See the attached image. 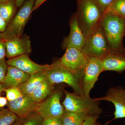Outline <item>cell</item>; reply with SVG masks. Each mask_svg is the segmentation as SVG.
Returning <instances> with one entry per match:
<instances>
[{
    "label": "cell",
    "instance_id": "cell-1",
    "mask_svg": "<svg viewBox=\"0 0 125 125\" xmlns=\"http://www.w3.org/2000/svg\"><path fill=\"white\" fill-rule=\"evenodd\" d=\"M99 25L105 33L112 51L125 54L123 42L125 35V18L105 12Z\"/></svg>",
    "mask_w": 125,
    "mask_h": 125
},
{
    "label": "cell",
    "instance_id": "cell-2",
    "mask_svg": "<svg viewBox=\"0 0 125 125\" xmlns=\"http://www.w3.org/2000/svg\"><path fill=\"white\" fill-rule=\"evenodd\" d=\"M75 13L78 25L85 38L99 25L104 12L96 0H77Z\"/></svg>",
    "mask_w": 125,
    "mask_h": 125
},
{
    "label": "cell",
    "instance_id": "cell-3",
    "mask_svg": "<svg viewBox=\"0 0 125 125\" xmlns=\"http://www.w3.org/2000/svg\"><path fill=\"white\" fill-rule=\"evenodd\" d=\"M81 51L88 58L101 60L112 51L100 25L94 29L85 37V43Z\"/></svg>",
    "mask_w": 125,
    "mask_h": 125
},
{
    "label": "cell",
    "instance_id": "cell-4",
    "mask_svg": "<svg viewBox=\"0 0 125 125\" xmlns=\"http://www.w3.org/2000/svg\"><path fill=\"white\" fill-rule=\"evenodd\" d=\"M47 78L53 84L65 83L73 90L75 93L83 94L82 81L83 72H75L59 64L57 61L46 70Z\"/></svg>",
    "mask_w": 125,
    "mask_h": 125
},
{
    "label": "cell",
    "instance_id": "cell-5",
    "mask_svg": "<svg viewBox=\"0 0 125 125\" xmlns=\"http://www.w3.org/2000/svg\"><path fill=\"white\" fill-rule=\"evenodd\" d=\"M65 98L62 104L66 111L83 113L89 115L99 116L102 110L100 101L83 94L65 91Z\"/></svg>",
    "mask_w": 125,
    "mask_h": 125
},
{
    "label": "cell",
    "instance_id": "cell-6",
    "mask_svg": "<svg viewBox=\"0 0 125 125\" xmlns=\"http://www.w3.org/2000/svg\"><path fill=\"white\" fill-rule=\"evenodd\" d=\"M36 0L26 1L2 33L4 40L23 35L25 24L33 11Z\"/></svg>",
    "mask_w": 125,
    "mask_h": 125
},
{
    "label": "cell",
    "instance_id": "cell-7",
    "mask_svg": "<svg viewBox=\"0 0 125 125\" xmlns=\"http://www.w3.org/2000/svg\"><path fill=\"white\" fill-rule=\"evenodd\" d=\"M62 93L56 90L45 100L37 104L35 112L42 117L43 119L57 117L61 118L65 109L61 103Z\"/></svg>",
    "mask_w": 125,
    "mask_h": 125
},
{
    "label": "cell",
    "instance_id": "cell-8",
    "mask_svg": "<svg viewBox=\"0 0 125 125\" xmlns=\"http://www.w3.org/2000/svg\"><path fill=\"white\" fill-rule=\"evenodd\" d=\"M102 61L98 58H89L84 71L82 81L83 95L90 97V93L98 80L99 75L103 72Z\"/></svg>",
    "mask_w": 125,
    "mask_h": 125
},
{
    "label": "cell",
    "instance_id": "cell-9",
    "mask_svg": "<svg viewBox=\"0 0 125 125\" xmlns=\"http://www.w3.org/2000/svg\"><path fill=\"white\" fill-rule=\"evenodd\" d=\"M63 56L57 61L59 64L74 72H83L89 58L80 49L68 47Z\"/></svg>",
    "mask_w": 125,
    "mask_h": 125
},
{
    "label": "cell",
    "instance_id": "cell-10",
    "mask_svg": "<svg viewBox=\"0 0 125 125\" xmlns=\"http://www.w3.org/2000/svg\"><path fill=\"white\" fill-rule=\"evenodd\" d=\"M99 101H106L114 104L115 111L113 120L125 118V88L121 86L111 87L106 95L95 98Z\"/></svg>",
    "mask_w": 125,
    "mask_h": 125
},
{
    "label": "cell",
    "instance_id": "cell-11",
    "mask_svg": "<svg viewBox=\"0 0 125 125\" xmlns=\"http://www.w3.org/2000/svg\"><path fill=\"white\" fill-rule=\"evenodd\" d=\"M6 57L11 58L24 55H29L32 52L31 41L26 34L5 40Z\"/></svg>",
    "mask_w": 125,
    "mask_h": 125
},
{
    "label": "cell",
    "instance_id": "cell-12",
    "mask_svg": "<svg viewBox=\"0 0 125 125\" xmlns=\"http://www.w3.org/2000/svg\"><path fill=\"white\" fill-rule=\"evenodd\" d=\"M37 104L30 94H23L15 100L8 101L7 105L19 118H24L35 111Z\"/></svg>",
    "mask_w": 125,
    "mask_h": 125
},
{
    "label": "cell",
    "instance_id": "cell-13",
    "mask_svg": "<svg viewBox=\"0 0 125 125\" xmlns=\"http://www.w3.org/2000/svg\"><path fill=\"white\" fill-rule=\"evenodd\" d=\"M7 63L8 65L15 66L30 75L39 72L47 70L51 66V65L37 64L30 59L28 54L10 58Z\"/></svg>",
    "mask_w": 125,
    "mask_h": 125
},
{
    "label": "cell",
    "instance_id": "cell-14",
    "mask_svg": "<svg viewBox=\"0 0 125 125\" xmlns=\"http://www.w3.org/2000/svg\"><path fill=\"white\" fill-rule=\"evenodd\" d=\"M69 35L63 41V47L75 48L81 50L85 43V38L78 25L75 14L71 17L70 22Z\"/></svg>",
    "mask_w": 125,
    "mask_h": 125
},
{
    "label": "cell",
    "instance_id": "cell-15",
    "mask_svg": "<svg viewBox=\"0 0 125 125\" xmlns=\"http://www.w3.org/2000/svg\"><path fill=\"white\" fill-rule=\"evenodd\" d=\"M30 76V75L15 66L8 65L6 76L2 84L5 90L13 87H18L25 82Z\"/></svg>",
    "mask_w": 125,
    "mask_h": 125
},
{
    "label": "cell",
    "instance_id": "cell-16",
    "mask_svg": "<svg viewBox=\"0 0 125 125\" xmlns=\"http://www.w3.org/2000/svg\"><path fill=\"white\" fill-rule=\"evenodd\" d=\"M103 72L111 71L119 73L125 71V54L112 51L102 59Z\"/></svg>",
    "mask_w": 125,
    "mask_h": 125
},
{
    "label": "cell",
    "instance_id": "cell-17",
    "mask_svg": "<svg viewBox=\"0 0 125 125\" xmlns=\"http://www.w3.org/2000/svg\"><path fill=\"white\" fill-rule=\"evenodd\" d=\"M46 78V71L39 72L30 75L28 79L18 88L22 94H29Z\"/></svg>",
    "mask_w": 125,
    "mask_h": 125
},
{
    "label": "cell",
    "instance_id": "cell-18",
    "mask_svg": "<svg viewBox=\"0 0 125 125\" xmlns=\"http://www.w3.org/2000/svg\"><path fill=\"white\" fill-rule=\"evenodd\" d=\"M54 85L47 78L29 94L35 102H41L52 93Z\"/></svg>",
    "mask_w": 125,
    "mask_h": 125
},
{
    "label": "cell",
    "instance_id": "cell-19",
    "mask_svg": "<svg viewBox=\"0 0 125 125\" xmlns=\"http://www.w3.org/2000/svg\"><path fill=\"white\" fill-rule=\"evenodd\" d=\"M89 115L83 113L66 111L61 119L63 125H82Z\"/></svg>",
    "mask_w": 125,
    "mask_h": 125
},
{
    "label": "cell",
    "instance_id": "cell-20",
    "mask_svg": "<svg viewBox=\"0 0 125 125\" xmlns=\"http://www.w3.org/2000/svg\"><path fill=\"white\" fill-rule=\"evenodd\" d=\"M16 7L14 0L0 4V14L8 25L14 16Z\"/></svg>",
    "mask_w": 125,
    "mask_h": 125
},
{
    "label": "cell",
    "instance_id": "cell-21",
    "mask_svg": "<svg viewBox=\"0 0 125 125\" xmlns=\"http://www.w3.org/2000/svg\"><path fill=\"white\" fill-rule=\"evenodd\" d=\"M19 118L8 108H0V125H11Z\"/></svg>",
    "mask_w": 125,
    "mask_h": 125
},
{
    "label": "cell",
    "instance_id": "cell-22",
    "mask_svg": "<svg viewBox=\"0 0 125 125\" xmlns=\"http://www.w3.org/2000/svg\"><path fill=\"white\" fill-rule=\"evenodd\" d=\"M105 12H108L125 18V0H115Z\"/></svg>",
    "mask_w": 125,
    "mask_h": 125
},
{
    "label": "cell",
    "instance_id": "cell-23",
    "mask_svg": "<svg viewBox=\"0 0 125 125\" xmlns=\"http://www.w3.org/2000/svg\"><path fill=\"white\" fill-rule=\"evenodd\" d=\"M43 118L35 112L24 118L22 125H42Z\"/></svg>",
    "mask_w": 125,
    "mask_h": 125
},
{
    "label": "cell",
    "instance_id": "cell-24",
    "mask_svg": "<svg viewBox=\"0 0 125 125\" xmlns=\"http://www.w3.org/2000/svg\"><path fill=\"white\" fill-rule=\"evenodd\" d=\"M6 98L8 101L15 100L23 95L18 87H13L5 89Z\"/></svg>",
    "mask_w": 125,
    "mask_h": 125
},
{
    "label": "cell",
    "instance_id": "cell-25",
    "mask_svg": "<svg viewBox=\"0 0 125 125\" xmlns=\"http://www.w3.org/2000/svg\"><path fill=\"white\" fill-rule=\"evenodd\" d=\"M8 65L5 59L0 60V84L2 83L6 76Z\"/></svg>",
    "mask_w": 125,
    "mask_h": 125
},
{
    "label": "cell",
    "instance_id": "cell-26",
    "mask_svg": "<svg viewBox=\"0 0 125 125\" xmlns=\"http://www.w3.org/2000/svg\"><path fill=\"white\" fill-rule=\"evenodd\" d=\"M42 125H63L61 118L57 117L43 119Z\"/></svg>",
    "mask_w": 125,
    "mask_h": 125
},
{
    "label": "cell",
    "instance_id": "cell-27",
    "mask_svg": "<svg viewBox=\"0 0 125 125\" xmlns=\"http://www.w3.org/2000/svg\"><path fill=\"white\" fill-rule=\"evenodd\" d=\"M6 56L5 41L2 37V33H0V60H4Z\"/></svg>",
    "mask_w": 125,
    "mask_h": 125
},
{
    "label": "cell",
    "instance_id": "cell-28",
    "mask_svg": "<svg viewBox=\"0 0 125 125\" xmlns=\"http://www.w3.org/2000/svg\"><path fill=\"white\" fill-rule=\"evenodd\" d=\"M98 117L99 116L97 115H89L82 125H98Z\"/></svg>",
    "mask_w": 125,
    "mask_h": 125
},
{
    "label": "cell",
    "instance_id": "cell-29",
    "mask_svg": "<svg viewBox=\"0 0 125 125\" xmlns=\"http://www.w3.org/2000/svg\"><path fill=\"white\" fill-rule=\"evenodd\" d=\"M105 12L115 0H96Z\"/></svg>",
    "mask_w": 125,
    "mask_h": 125
},
{
    "label": "cell",
    "instance_id": "cell-30",
    "mask_svg": "<svg viewBox=\"0 0 125 125\" xmlns=\"http://www.w3.org/2000/svg\"><path fill=\"white\" fill-rule=\"evenodd\" d=\"M7 24L5 20L0 14V32H4L7 28Z\"/></svg>",
    "mask_w": 125,
    "mask_h": 125
},
{
    "label": "cell",
    "instance_id": "cell-31",
    "mask_svg": "<svg viewBox=\"0 0 125 125\" xmlns=\"http://www.w3.org/2000/svg\"><path fill=\"white\" fill-rule=\"evenodd\" d=\"M46 0H36L33 9V11H34L37 10L42 4H43Z\"/></svg>",
    "mask_w": 125,
    "mask_h": 125
},
{
    "label": "cell",
    "instance_id": "cell-32",
    "mask_svg": "<svg viewBox=\"0 0 125 125\" xmlns=\"http://www.w3.org/2000/svg\"><path fill=\"white\" fill-rule=\"evenodd\" d=\"M8 100L7 98L5 97L0 96V108H3L7 105Z\"/></svg>",
    "mask_w": 125,
    "mask_h": 125
},
{
    "label": "cell",
    "instance_id": "cell-33",
    "mask_svg": "<svg viewBox=\"0 0 125 125\" xmlns=\"http://www.w3.org/2000/svg\"><path fill=\"white\" fill-rule=\"evenodd\" d=\"M24 118H19V119L11 125H22Z\"/></svg>",
    "mask_w": 125,
    "mask_h": 125
},
{
    "label": "cell",
    "instance_id": "cell-34",
    "mask_svg": "<svg viewBox=\"0 0 125 125\" xmlns=\"http://www.w3.org/2000/svg\"><path fill=\"white\" fill-rule=\"evenodd\" d=\"M25 0H15V4L16 7H19Z\"/></svg>",
    "mask_w": 125,
    "mask_h": 125
},
{
    "label": "cell",
    "instance_id": "cell-35",
    "mask_svg": "<svg viewBox=\"0 0 125 125\" xmlns=\"http://www.w3.org/2000/svg\"><path fill=\"white\" fill-rule=\"evenodd\" d=\"M5 89L4 88V86L2 83L0 84V94H1L3 91H4Z\"/></svg>",
    "mask_w": 125,
    "mask_h": 125
},
{
    "label": "cell",
    "instance_id": "cell-36",
    "mask_svg": "<svg viewBox=\"0 0 125 125\" xmlns=\"http://www.w3.org/2000/svg\"><path fill=\"white\" fill-rule=\"evenodd\" d=\"M10 0H0V4L2 3V2H7V1Z\"/></svg>",
    "mask_w": 125,
    "mask_h": 125
},
{
    "label": "cell",
    "instance_id": "cell-37",
    "mask_svg": "<svg viewBox=\"0 0 125 125\" xmlns=\"http://www.w3.org/2000/svg\"></svg>",
    "mask_w": 125,
    "mask_h": 125
}]
</instances>
